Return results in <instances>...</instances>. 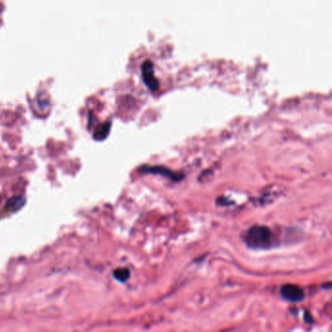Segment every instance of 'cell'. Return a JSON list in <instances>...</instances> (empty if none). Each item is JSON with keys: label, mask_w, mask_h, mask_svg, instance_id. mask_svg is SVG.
I'll use <instances>...</instances> for the list:
<instances>
[{"label": "cell", "mask_w": 332, "mask_h": 332, "mask_svg": "<svg viewBox=\"0 0 332 332\" xmlns=\"http://www.w3.org/2000/svg\"><path fill=\"white\" fill-rule=\"evenodd\" d=\"M114 277L120 282H125L130 277V271L126 268H119L114 271Z\"/></svg>", "instance_id": "52a82bcc"}, {"label": "cell", "mask_w": 332, "mask_h": 332, "mask_svg": "<svg viewBox=\"0 0 332 332\" xmlns=\"http://www.w3.org/2000/svg\"><path fill=\"white\" fill-rule=\"evenodd\" d=\"M143 173H151V174H157V175H162L164 177H170L173 180H180L183 177V175L181 174H176L172 170L164 167V166H142L140 168Z\"/></svg>", "instance_id": "277c9868"}, {"label": "cell", "mask_w": 332, "mask_h": 332, "mask_svg": "<svg viewBox=\"0 0 332 332\" xmlns=\"http://www.w3.org/2000/svg\"><path fill=\"white\" fill-rule=\"evenodd\" d=\"M141 74L144 83L150 90L156 91L159 88V81L154 72V65L150 60L143 62L141 66Z\"/></svg>", "instance_id": "7a4b0ae2"}, {"label": "cell", "mask_w": 332, "mask_h": 332, "mask_svg": "<svg viewBox=\"0 0 332 332\" xmlns=\"http://www.w3.org/2000/svg\"><path fill=\"white\" fill-rule=\"evenodd\" d=\"M282 296L290 302H300L305 298L304 290L296 285H285L281 288Z\"/></svg>", "instance_id": "3957f363"}, {"label": "cell", "mask_w": 332, "mask_h": 332, "mask_svg": "<svg viewBox=\"0 0 332 332\" xmlns=\"http://www.w3.org/2000/svg\"><path fill=\"white\" fill-rule=\"evenodd\" d=\"M244 240L249 247L256 249L269 248L273 241L272 232L266 226L255 225L247 230Z\"/></svg>", "instance_id": "6da1fadb"}, {"label": "cell", "mask_w": 332, "mask_h": 332, "mask_svg": "<svg viewBox=\"0 0 332 332\" xmlns=\"http://www.w3.org/2000/svg\"><path fill=\"white\" fill-rule=\"evenodd\" d=\"M24 205V199L22 197H13L6 204V211L14 213L19 211Z\"/></svg>", "instance_id": "5b68a950"}, {"label": "cell", "mask_w": 332, "mask_h": 332, "mask_svg": "<svg viewBox=\"0 0 332 332\" xmlns=\"http://www.w3.org/2000/svg\"><path fill=\"white\" fill-rule=\"evenodd\" d=\"M111 122H107L105 124H103L102 126H100L98 128V130L96 131L94 137L96 139H104L105 137H107V135L109 134V132L111 130Z\"/></svg>", "instance_id": "8992f818"}]
</instances>
